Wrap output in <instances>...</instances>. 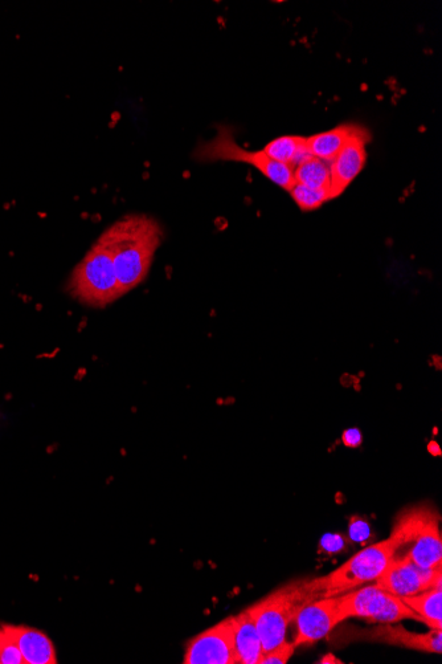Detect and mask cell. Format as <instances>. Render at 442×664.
Returning <instances> with one entry per match:
<instances>
[{
    "mask_svg": "<svg viewBox=\"0 0 442 664\" xmlns=\"http://www.w3.org/2000/svg\"><path fill=\"white\" fill-rule=\"evenodd\" d=\"M375 584L400 598L415 596L442 586V566L423 568L408 558H394Z\"/></svg>",
    "mask_w": 442,
    "mask_h": 664,
    "instance_id": "cell-8",
    "label": "cell"
},
{
    "mask_svg": "<svg viewBox=\"0 0 442 664\" xmlns=\"http://www.w3.org/2000/svg\"><path fill=\"white\" fill-rule=\"evenodd\" d=\"M98 240L112 256L124 296L141 285L149 275L155 252L163 240V230L157 219L132 214L113 223Z\"/></svg>",
    "mask_w": 442,
    "mask_h": 664,
    "instance_id": "cell-1",
    "label": "cell"
},
{
    "mask_svg": "<svg viewBox=\"0 0 442 664\" xmlns=\"http://www.w3.org/2000/svg\"><path fill=\"white\" fill-rule=\"evenodd\" d=\"M362 638L370 642L386 643L425 653L441 654L442 651V633L436 629H431L429 633L416 634L404 627L394 626V623H380L375 629L363 631Z\"/></svg>",
    "mask_w": 442,
    "mask_h": 664,
    "instance_id": "cell-12",
    "label": "cell"
},
{
    "mask_svg": "<svg viewBox=\"0 0 442 664\" xmlns=\"http://www.w3.org/2000/svg\"><path fill=\"white\" fill-rule=\"evenodd\" d=\"M0 664H24L18 643L8 626L0 627Z\"/></svg>",
    "mask_w": 442,
    "mask_h": 664,
    "instance_id": "cell-20",
    "label": "cell"
},
{
    "mask_svg": "<svg viewBox=\"0 0 442 664\" xmlns=\"http://www.w3.org/2000/svg\"><path fill=\"white\" fill-rule=\"evenodd\" d=\"M67 291L73 299L92 308H105L121 299L112 256L100 240L73 270Z\"/></svg>",
    "mask_w": 442,
    "mask_h": 664,
    "instance_id": "cell-5",
    "label": "cell"
},
{
    "mask_svg": "<svg viewBox=\"0 0 442 664\" xmlns=\"http://www.w3.org/2000/svg\"><path fill=\"white\" fill-rule=\"evenodd\" d=\"M315 600L308 580L293 581L274 590L249 610L259 631L263 654L286 642L290 623L308 602Z\"/></svg>",
    "mask_w": 442,
    "mask_h": 664,
    "instance_id": "cell-4",
    "label": "cell"
},
{
    "mask_svg": "<svg viewBox=\"0 0 442 664\" xmlns=\"http://www.w3.org/2000/svg\"><path fill=\"white\" fill-rule=\"evenodd\" d=\"M289 193L297 206L305 213L317 210L330 201L329 193L326 190L311 189L308 186L294 185Z\"/></svg>",
    "mask_w": 442,
    "mask_h": 664,
    "instance_id": "cell-19",
    "label": "cell"
},
{
    "mask_svg": "<svg viewBox=\"0 0 442 664\" xmlns=\"http://www.w3.org/2000/svg\"><path fill=\"white\" fill-rule=\"evenodd\" d=\"M294 622L297 625L294 646H310L322 641L343 622L339 613L338 597L315 598L298 611Z\"/></svg>",
    "mask_w": 442,
    "mask_h": 664,
    "instance_id": "cell-10",
    "label": "cell"
},
{
    "mask_svg": "<svg viewBox=\"0 0 442 664\" xmlns=\"http://www.w3.org/2000/svg\"><path fill=\"white\" fill-rule=\"evenodd\" d=\"M349 535L354 543H367L371 537L370 524H368L367 521L360 519V517H354V519L351 520Z\"/></svg>",
    "mask_w": 442,
    "mask_h": 664,
    "instance_id": "cell-22",
    "label": "cell"
},
{
    "mask_svg": "<svg viewBox=\"0 0 442 664\" xmlns=\"http://www.w3.org/2000/svg\"><path fill=\"white\" fill-rule=\"evenodd\" d=\"M392 560L394 545L388 537L356 553L327 576L308 580L310 592L314 598L342 596L378 580Z\"/></svg>",
    "mask_w": 442,
    "mask_h": 664,
    "instance_id": "cell-3",
    "label": "cell"
},
{
    "mask_svg": "<svg viewBox=\"0 0 442 664\" xmlns=\"http://www.w3.org/2000/svg\"><path fill=\"white\" fill-rule=\"evenodd\" d=\"M346 548V540L338 533H327L321 540V551L327 554L341 553Z\"/></svg>",
    "mask_w": 442,
    "mask_h": 664,
    "instance_id": "cell-23",
    "label": "cell"
},
{
    "mask_svg": "<svg viewBox=\"0 0 442 664\" xmlns=\"http://www.w3.org/2000/svg\"><path fill=\"white\" fill-rule=\"evenodd\" d=\"M294 651H296V646L293 645V642L286 641L268 653H264L259 664H286L293 657Z\"/></svg>",
    "mask_w": 442,
    "mask_h": 664,
    "instance_id": "cell-21",
    "label": "cell"
},
{
    "mask_svg": "<svg viewBox=\"0 0 442 664\" xmlns=\"http://www.w3.org/2000/svg\"><path fill=\"white\" fill-rule=\"evenodd\" d=\"M183 663L237 664L233 617L192 638L186 647Z\"/></svg>",
    "mask_w": 442,
    "mask_h": 664,
    "instance_id": "cell-9",
    "label": "cell"
},
{
    "mask_svg": "<svg viewBox=\"0 0 442 664\" xmlns=\"http://www.w3.org/2000/svg\"><path fill=\"white\" fill-rule=\"evenodd\" d=\"M293 175L296 185L326 190L329 193L331 183L329 162L310 156L293 170Z\"/></svg>",
    "mask_w": 442,
    "mask_h": 664,
    "instance_id": "cell-18",
    "label": "cell"
},
{
    "mask_svg": "<svg viewBox=\"0 0 442 664\" xmlns=\"http://www.w3.org/2000/svg\"><path fill=\"white\" fill-rule=\"evenodd\" d=\"M342 442L347 447L358 448L363 442L362 433L358 429L346 430L342 435Z\"/></svg>",
    "mask_w": 442,
    "mask_h": 664,
    "instance_id": "cell-24",
    "label": "cell"
},
{
    "mask_svg": "<svg viewBox=\"0 0 442 664\" xmlns=\"http://www.w3.org/2000/svg\"><path fill=\"white\" fill-rule=\"evenodd\" d=\"M270 160L296 169L301 162L310 157L306 149V137L282 136L272 140L263 149Z\"/></svg>",
    "mask_w": 442,
    "mask_h": 664,
    "instance_id": "cell-16",
    "label": "cell"
},
{
    "mask_svg": "<svg viewBox=\"0 0 442 664\" xmlns=\"http://www.w3.org/2000/svg\"><path fill=\"white\" fill-rule=\"evenodd\" d=\"M404 604L424 619L429 629L442 630V586H436L415 596L401 597Z\"/></svg>",
    "mask_w": 442,
    "mask_h": 664,
    "instance_id": "cell-17",
    "label": "cell"
},
{
    "mask_svg": "<svg viewBox=\"0 0 442 664\" xmlns=\"http://www.w3.org/2000/svg\"><path fill=\"white\" fill-rule=\"evenodd\" d=\"M20 653L23 655L24 663L27 664H55L57 663L55 646L47 634L43 631L31 629L26 626H8Z\"/></svg>",
    "mask_w": 442,
    "mask_h": 664,
    "instance_id": "cell-14",
    "label": "cell"
},
{
    "mask_svg": "<svg viewBox=\"0 0 442 664\" xmlns=\"http://www.w3.org/2000/svg\"><path fill=\"white\" fill-rule=\"evenodd\" d=\"M363 128L364 126L359 124L338 125L337 128L327 130V132L306 137V149H308L311 157L319 158V160L331 164L339 152L345 148L347 142Z\"/></svg>",
    "mask_w": 442,
    "mask_h": 664,
    "instance_id": "cell-15",
    "label": "cell"
},
{
    "mask_svg": "<svg viewBox=\"0 0 442 664\" xmlns=\"http://www.w3.org/2000/svg\"><path fill=\"white\" fill-rule=\"evenodd\" d=\"M441 517L428 504L404 509L396 519L390 540L394 558H408L423 568H441Z\"/></svg>",
    "mask_w": 442,
    "mask_h": 664,
    "instance_id": "cell-2",
    "label": "cell"
},
{
    "mask_svg": "<svg viewBox=\"0 0 442 664\" xmlns=\"http://www.w3.org/2000/svg\"><path fill=\"white\" fill-rule=\"evenodd\" d=\"M237 664H259L263 646L251 610L245 609L233 617Z\"/></svg>",
    "mask_w": 442,
    "mask_h": 664,
    "instance_id": "cell-13",
    "label": "cell"
},
{
    "mask_svg": "<svg viewBox=\"0 0 442 664\" xmlns=\"http://www.w3.org/2000/svg\"><path fill=\"white\" fill-rule=\"evenodd\" d=\"M338 608L343 621L360 618L371 623H398L413 619L424 623V619L405 605L400 597L376 584L364 585L338 596Z\"/></svg>",
    "mask_w": 442,
    "mask_h": 664,
    "instance_id": "cell-7",
    "label": "cell"
},
{
    "mask_svg": "<svg viewBox=\"0 0 442 664\" xmlns=\"http://www.w3.org/2000/svg\"><path fill=\"white\" fill-rule=\"evenodd\" d=\"M194 158L202 164L223 161L251 165L274 185L280 186L286 191L292 190V187L296 185L292 167L270 160L264 150L251 152V150L241 148L229 126L219 125L218 133L214 138L200 142L196 146Z\"/></svg>",
    "mask_w": 442,
    "mask_h": 664,
    "instance_id": "cell-6",
    "label": "cell"
},
{
    "mask_svg": "<svg viewBox=\"0 0 442 664\" xmlns=\"http://www.w3.org/2000/svg\"><path fill=\"white\" fill-rule=\"evenodd\" d=\"M371 138L370 130L363 128L331 162L330 201L341 197L366 166L367 145L370 144Z\"/></svg>",
    "mask_w": 442,
    "mask_h": 664,
    "instance_id": "cell-11",
    "label": "cell"
}]
</instances>
